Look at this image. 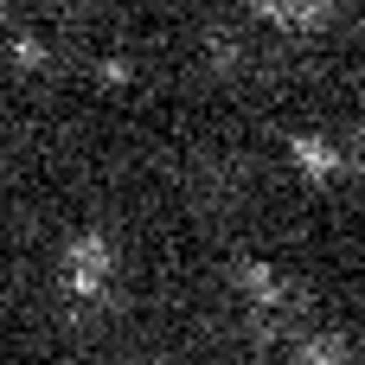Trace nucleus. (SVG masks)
Segmentation results:
<instances>
[{
    "label": "nucleus",
    "mask_w": 365,
    "mask_h": 365,
    "mask_svg": "<svg viewBox=\"0 0 365 365\" xmlns=\"http://www.w3.org/2000/svg\"><path fill=\"white\" fill-rule=\"evenodd\" d=\"M295 365H353V346H346L340 334H302Z\"/></svg>",
    "instance_id": "3"
},
{
    "label": "nucleus",
    "mask_w": 365,
    "mask_h": 365,
    "mask_svg": "<svg viewBox=\"0 0 365 365\" xmlns=\"http://www.w3.org/2000/svg\"><path fill=\"white\" fill-rule=\"evenodd\" d=\"M64 282H71L83 302H103V295L115 289V250H109L103 231H77V237L64 244Z\"/></svg>",
    "instance_id": "1"
},
{
    "label": "nucleus",
    "mask_w": 365,
    "mask_h": 365,
    "mask_svg": "<svg viewBox=\"0 0 365 365\" xmlns=\"http://www.w3.org/2000/svg\"><path fill=\"white\" fill-rule=\"evenodd\" d=\"M295 160H302V167H314V173H340V154H334L327 141H308V135L295 141Z\"/></svg>",
    "instance_id": "4"
},
{
    "label": "nucleus",
    "mask_w": 365,
    "mask_h": 365,
    "mask_svg": "<svg viewBox=\"0 0 365 365\" xmlns=\"http://www.w3.org/2000/svg\"><path fill=\"white\" fill-rule=\"evenodd\" d=\"M250 13L269 19V26H282V32H321L327 13H334V0H250Z\"/></svg>",
    "instance_id": "2"
}]
</instances>
